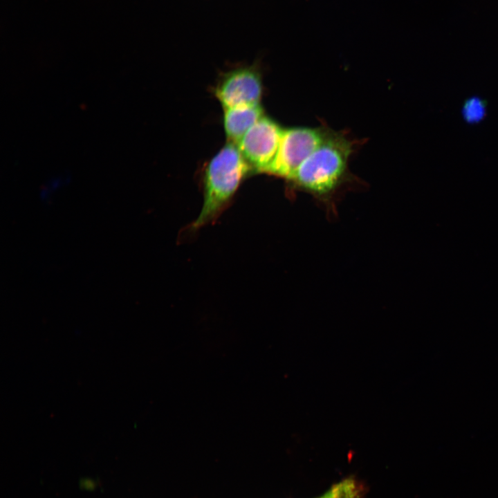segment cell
<instances>
[{
    "label": "cell",
    "mask_w": 498,
    "mask_h": 498,
    "mask_svg": "<svg viewBox=\"0 0 498 498\" xmlns=\"http://www.w3.org/2000/svg\"><path fill=\"white\" fill-rule=\"evenodd\" d=\"M264 116L260 104L224 109L223 127L228 142L237 145L247 131Z\"/></svg>",
    "instance_id": "obj_6"
},
{
    "label": "cell",
    "mask_w": 498,
    "mask_h": 498,
    "mask_svg": "<svg viewBox=\"0 0 498 498\" xmlns=\"http://www.w3.org/2000/svg\"><path fill=\"white\" fill-rule=\"evenodd\" d=\"M326 132L307 127L284 129L276 158L266 173L289 180L321 144Z\"/></svg>",
    "instance_id": "obj_3"
},
{
    "label": "cell",
    "mask_w": 498,
    "mask_h": 498,
    "mask_svg": "<svg viewBox=\"0 0 498 498\" xmlns=\"http://www.w3.org/2000/svg\"><path fill=\"white\" fill-rule=\"evenodd\" d=\"M461 116L469 124L480 123L487 116V102L478 95L469 97L463 102Z\"/></svg>",
    "instance_id": "obj_8"
},
{
    "label": "cell",
    "mask_w": 498,
    "mask_h": 498,
    "mask_svg": "<svg viewBox=\"0 0 498 498\" xmlns=\"http://www.w3.org/2000/svg\"><path fill=\"white\" fill-rule=\"evenodd\" d=\"M284 129L264 116L244 135L237 145L251 168L266 173L274 162Z\"/></svg>",
    "instance_id": "obj_4"
},
{
    "label": "cell",
    "mask_w": 498,
    "mask_h": 498,
    "mask_svg": "<svg viewBox=\"0 0 498 498\" xmlns=\"http://www.w3.org/2000/svg\"><path fill=\"white\" fill-rule=\"evenodd\" d=\"M351 150V144L342 134L327 131L289 181L316 196L326 197L342 183Z\"/></svg>",
    "instance_id": "obj_1"
},
{
    "label": "cell",
    "mask_w": 498,
    "mask_h": 498,
    "mask_svg": "<svg viewBox=\"0 0 498 498\" xmlns=\"http://www.w3.org/2000/svg\"><path fill=\"white\" fill-rule=\"evenodd\" d=\"M66 183L62 178H55L50 181L48 183L44 185L40 192L41 197L44 201H48L50 196L57 191Z\"/></svg>",
    "instance_id": "obj_9"
},
{
    "label": "cell",
    "mask_w": 498,
    "mask_h": 498,
    "mask_svg": "<svg viewBox=\"0 0 498 498\" xmlns=\"http://www.w3.org/2000/svg\"><path fill=\"white\" fill-rule=\"evenodd\" d=\"M364 492L365 488L358 481L348 477L333 485L317 498H362Z\"/></svg>",
    "instance_id": "obj_7"
},
{
    "label": "cell",
    "mask_w": 498,
    "mask_h": 498,
    "mask_svg": "<svg viewBox=\"0 0 498 498\" xmlns=\"http://www.w3.org/2000/svg\"><path fill=\"white\" fill-rule=\"evenodd\" d=\"M214 90L224 109L259 104L262 94L260 72L255 66L233 69L222 76Z\"/></svg>",
    "instance_id": "obj_5"
},
{
    "label": "cell",
    "mask_w": 498,
    "mask_h": 498,
    "mask_svg": "<svg viewBox=\"0 0 498 498\" xmlns=\"http://www.w3.org/2000/svg\"><path fill=\"white\" fill-rule=\"evenodd\" d=\"M250 169L238 146L230 142L212 158L205 169L203 203L192 225L193 229H199L219 215Z\"/></svg>",
    "instance_id": "obj_2"
}]
</instances>
